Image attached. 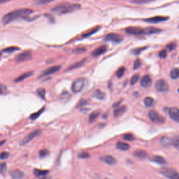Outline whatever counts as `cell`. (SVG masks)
<instances>
[{"label": "cell", "mask_w": 179, "mask_h": 179, "mask_svg": "<svg viewBox=\"0 0 179 179\" xmlns=\"http://www.w3.org/2000/svg\"><path fill=\"white\" fill-rule=\"evenodd\" d=\"M6 170H7V164L4 162L0 164V174L5 172Z\"/></svg>", "instance_id": "45"}, {"label": "cell", "mask_w": 179, "mask_h": 179, "mask_svg": "<svg viewBox=\"0 0 179 179\" xmlns=\"http://www.w3.org/2000/svg\"><path fill=\"white\" fill-rule=\"evenodd\" d=\"M134 155L135 157H139V158L144 159L147 157V153L143 150H136L134 152Z\"/></svg>", "instance_id": "24"}, {"label": "cell", "mask_w": 179, "mask_h": 179, "mask_svg": "<svg viewBox=\"0 0 179 179\" xmlns=\"http://www.w3.org/2000/svg\"><path fill=\"white\" fill-rule=\"evenodd\" d=\"M160 32H162V29L153 27H147V28L144 29V34H154Z\"/></svg>", "instance_id": "19"}, {"label": "cell", "mask_w": 179, "mask_h": 179, "mask_svg": "<svg viewBox=\"0 0 179 179\" xmlns=\"http://www.w3.org/2000/svg\"><path fill=\"white\" fill-rule=\"evenodd\" d=\"M10 176L12 179H24L25 177V174L19 169H14L10 172Z\"/></svg>", "instance_id": "14"}, {"label": "cell", "mask_w": 179, "mask_h": 179, "mask_svg": "<svg viewBox=\"0 0 179 179\" xmlns=\"http://www.w3.org/2000/svg\"><path fill=\"white\" fill-rule=\"evenodd\" d=\"M9 154L7 152H2L0 154V159H2V160H4V159H7V157H8Z\"/></svg>", "instance_id": "49"}, {"label": "cell", "mask_w": 179, "mask_h": 179, "mask_svg": "<svg viewBox=\"0 0 179 179\" xmlns=\"http://www.w3.org/2000/svg\"><path fill=\"white\" fill-rule=\"evenodd\" d=\"M7 90V86H4V85H0V95L4 94Z\"/></svg>", "instance_id": "47"}, {"label": "cell", "mask_w": 179, "mask_h": 179, "mask_svg": "<svg viewBox=\"0 0 179 179\" xmlns=\"http://www.w3.org/2000/svg\"><path fill=\"white\" fill-rule=\"evenodd\" d=\"M99 114H100L99 111H95L92 112V113L90 114V116L89 117L90 123H92V122H93V121H95L96 120V118L99 116Z\"/></svg>", "instance_id": "30"}, {"label": "cell", "mask_w": 179, "mask_h": 179, "mask_svg": "<svg viewBox=\"0 0 179 179\" xmlns=\"http://www.w3.org/2000/svg\"><path fill=\"white\" fill-rule=\"evenodd\" d=\"M10 1H11V0H0V4H4V3H7Z\"/></svg>", "instance_id": "52"}, {"label": "cell", "mask_w": 179, "mask_h": 179, "mask_svg": "<svg viewBox=\"0 0 179 179\" xmlns=\"http://www.w3.org/2000/svg\"><path fill=\"white\" fill-rule=\"evenodd\" d=\"M126 110H127L126 106H122V107H118V108L115 109L114 111H113L114 116L116 118H118V117H120L121 116H123V115L125 113V112L126 111Z\"/></svg>", "instance_id": "18"}, {"label": "cell", "mask_w": 179, "mask_h": 179, "mask_svg": "<svg viewBox=\"0 0 179 179\" xmlns=\"http://www.w3.org/2000/svg\"><path fill=\"white\" fill-rule=\"evenodd\" d=\"M79 4H71L69 2H63L57 5L52 9V12L59 15H64L72 13L81 8Z\"/></svg>", "instance_id": "2"}, {"label": "cell", "mask_w": 179, "mask_h": 179, "mask_svg": "<svg viewBox=\"0 0 179 179\" xmlns=\"http://www.w3.org/2000/svg\"><path fill=\"white\" fill-rule=\"evenodd\" d=\"M176 45L174 43H171L170 44H169L168 45V46H167V48L169 50H173L174 49V48H176Z\"/></svg>", "instance_id": "50"}, {"label": "cell", "mask_w": 179, "mask_h": 179, "mask_svg": "<svg viewBox=\"0 0 179 179\" xmlns=\"http://www.w3.org/2000/svg\"><path fill=\"white\" fill-rule=\"evenodd\" d=\"M54 1H55V0H34V3L36 6H42L48 4Z\"/></svg>", "instance_id": "27"}, {"label": "cell", "mask_w": 179, "mask_h": 179, "mask_svg": "<svg viewBox=\"0 0 179 179\" xmlns=\"http://www.w3.org/2000/svg\"><path fill=\"white\" fill-rule=\"evenodd\" d=\"M178 27H179V25H178Z\"/></svg>", "instance_id": "58"}, {"label": "cell", "mask_w": 179, "mask_h": 179, "mask_svg": "<svg viewBox=\"0 0 179 179\" xmlns=\"http://www.w3.org/2000/svg\"><path fill=\"white\" fill-rule=\"evenodd\" d=\"M60 68H61V66L60 65H55V66H50V67L46 69L45 70L43 71V73H42L41 75V77H44V76H46L55 74V73L58 71L60 69Z\"/></svg>", "instance_id": "12"}, {"label": "cell", "mask_w": 179, "mask_h": 179, "mask_svg": "<svg viewBox=\"0 0 179 179\" xmlns=\"http://www.w3.org/2000/svg\"><path fill=\"white\" fill-rule=\"evenodd\" d=\"M86 104V100H81V101H80V102L78 103V106L77 107H82V106L83 105H84V104Z\"/></svg>", "instance_id": "51"}, {"label": "cell", "mask_w": 179, "mask_h": 179, "mask_svg": "<svg viewBox=\"0 0 179 179\" xmlns=\"http://www.w3.org/2000/svg\"><path fill=\"white\" fill-rule=\"evenodd\" d=\"M106 51H107V46L106 45H101V46L98 47L97 48H96L95 50H93L92 53H91V55L93 57H98L99 55H101L103 53H104Z\"/></svg>", "instance_id": "15"}, {"label": "cell", "mask_w": 179, "mask_h": 179, "mask_svg": "<svg viewBox=\"0 0 179 179\" xmlns=\"http://www.w3.org/2000/svg\"><path fill=\"white\" fill-rule=\"evenodd\" d=\"M36 94L39 97H41L42 99H45V90L44 88H39L36 90Z\"/></svg>", "instance_id": "35"}, {"label": "cell", "mask_w": 179, "mask_h": 179, "mask_svg": "<svg viewBox=\"0 0 179 179\" xmlns=\"http://www.w3.org/2000/svg\"><path fill=\"white\" fill-rule=\"evenodd\" d=\"M144 102L146 107H152V106H153L155 101L152 97H146L144 99Z\"/></svg>", "instance_id": "28"}, {"label": "cell", "mask_w": 179, "mask_h": 179, "mask_svg": "<svg viewBox=\"0 0 179 179\" xmlns=\"http://www.w3.org/2000/svg\"><path fill=\"white\" fill-rule=\"evenodd\" d=\"M48 154H49V151L47 149H42L40 150V152H39V156L41 157H46Z\"/></svg>", "instance_id": "41"}, {"label": "cell", "mask_w": 179, "mask_h": 179, "mask_svg": "<svg viewBox=\"0 0 179 179\" xmlns=\"http://www.w3.org/2000/svg\"><path fill=\"white\" fill-rule=\"evenodd\" d=\"M146 48L147 47H140V48H134V50H132V53L136 55H137L140 54L142 51H144L145 49H146Z\"/></svg>", "instance_id": "37"}, {"label": "cell", "mask_w": 179, "mask_h": 179, "mask_svg": "<svg viewBox=\"0 0 179 179\" xmlns=\"http://www.w3.org/2000/svg\"><path fill=\"white\" fill-rule=\"evenodd\" d=\"M33 13V11L30 8H18L16 10L11 11L6 13L2 18V23L3 25H8L14 20H16L20 18H25L29 17Z\"/></svg>", "instance_id": "1"}, {"label": "cell", "mask_w": 179, "mask_h": 179, "mask_svg": "<svg viewBox=\"0 0 179 179\" xmlns=\"http://www.w3.org/2000/svg\"><path fill=\"white\" fill-rule=\"evenodd\" d=\"M48 170H42V169H35L33 171L34 174L36 177H43L44 176H46L48 174Z\"/></svg>", "instance_id": "22"}, {"label": "cell", "mask_w": 179, "mask_h": 179, "mask_svg": "<svg viewBox=\"0 0 179 179\" xmlns=\"http://www.w3.org/2000/svg\"><path fill=\"white\" fill-rule=\"evenodd\" d=\"M93 97L98 99H104L105 97V94L100 90H97L94 92Z\"/></svg>", "instance_id": "26"}, {"label": "cell", "mask_w": 179, "mask_h": 179, "mask_svg": "<svg viewBox=\"0 0 179 179\" xmlns=\"http://www.w3.org/2000/svg\"><path fill=\"white\" fill-rule=\"evenodd\" d=\"M1 55H2V53H0V57H1Z\"/></svg>", "instance_id": "56"}, {"label": "cell", "mask_w": 179, "mask_h": 179, "mask_svg": "<svg viewBox=\"0 0 179 179\" xmlns=\"http://www.w3.org/2000/svg\"><path fill=\"white\" fill-rule=\"evenodd\" d=\"M44 111V108H42L41 110L38 111L37 112H36V113H32L31 115V116H30V119H32V120H36V118H38L39 116H41V114L43 113Z\"/></svg>", "instance_id": "31"}, {"label": "cell", "mask_w": 179, "mask_h": 179, "mask_svg": "<svg viewBox=\"0 0 179 179\" xmlns=\"http://www.w3.org/2000/svg\"><path fill=\"white\" fill-rule=\"evenodd\" d=\"M17 50H19V48L17 47H15V46H12V47H8V48H5V49L3 50V51L6 53H13V52H15V51H16Z\"/></svg>", "instance_id": "38"}, {"label": "cell", "mask_w": 179, "mask_h": 179, "mask_svg": "<svg viewBox=\"0 0 179 179\" xmlns=\"http://www.w3.org/2000/svg\"><path fill=\"white\" fill-rule=\"evenodd\" d=\"M89 156H90V155L88 153H85V152H82L79 155H78V157H79L80 158H82V159L87 158V157H89Z\"/></svg>", "instance_id": "48"}, {"label": "cell", "mask_w": 179, "mask_h": 179, "mask_svg": "<svg viewBox=\"0 0 179 179\" xmlns=\"http://www.w3.org/2000/svg\"><path fill=\"white\" fill-rule=\"evenodd\" d=\"M161 144L164 145V146L167 147L171 144V140L168 139L167 137H165V136H164L163 138L161 139Z\"/></svg>", "instance_id": "32"}, {"label": "cell", "mask_w": 179, "mask_h": 179, "mask_svg": "<svg viewBox=\"0 0 179 179\" xmlns=\"http://www.w3.org/2000/svg\"><path fill=\"white\" fill-rule=\"evenodd\" d=\"M86 83V79L84 78H79L76 79L74 83H72L71 86V90L73 92L78 93L80 92L81 90H83L85 86Z\"/></svg>", "instance_id": "3"}, {"label": "cell", "mask_w": 179, "mask_h": 179, "mask_svg": "<svg viewBox=\"0 0 179 179\" xmlns=\"http://www.w3.org/2000/svg\"><path fill=\"white\" fill-rule=\"evenodd\" d=\"M99 29H100V27H95V28H92V29L90 30L89 32H87L86 33V34H83V37H87V36H90L91 35L94 34H95V33H96L97 32Z\"/></svg>", "instance_id": "33"}, {"label": "cell", "mask_w": 179, "mask_h": 179, "mask_svg": "<svg viewBox=\"0 0 179 179\" xmlns=\"http://www.w3.org/2000/svg\"><path fill=\"white\" fill-rule=\"evenodd\" d=\"M166 55H167V50H166V49H164V50H162V51H160V52L159 57H160V58L164 59V58H165V57H166Z\"/></svg>", "instance_id": "46"}, {"label": "cell", "mask_w": 179, "mask_h": 179, "mask_svg": "<svg viewBox=\"0 0 179 179\" xmlns=\"http://www.w3.org/2000/svg\"><path fill=\"white\" fill-rule=\"evenodd\" d=\"M123 139L126 141H133L134 139V137L132 134H127L123 136Z\"/></svg>", "instance_id": "43"}, {"label": "cell", "mask_w": 179, "mask_h": 179, "mask_svg": "<svg viewBox=\"0 0 179 179\" xmlns=\"http://www.w3.org/2000/svg\"><path fill=\"white\" fill-rule=\"evenodd\" d=\"M105 39L107 41L113 42V43H120L123 41V36L115 33H110L106 36Z\"/></svg>", "instance_id": "9"}, {"label": "cell", "mask_w": 179, "mask_h": 179, "mask_svg": "<svg viewBox=\"0 0 179 179\" xmlns=\"http://www.w3.org/2000/svg\"><path fill=\"white\" fill-rule=\"evenodd\" d=\"M141 61L140 59H136L134 64V69H138L141 67Z\"/></svg>", "instance_id": "42"}, {"label": "cell", "mask_w": 179, "mask_h": 179, "mask_svg": "<svg viewBox=\"0 0 179 179\" xmlns=\"http://www.w3.org/2000/svg\"><path fill=\"white\" fill-rule=\"evenodd\" d=\"M150 160L154 162L160 164V165H163V164H165L166 162L165 159L164 158V157H162V156H160V155L152 156L150 158Z\"/></svg>", "instance_id": "21"}, {"label": "cell", "mask_w": 179, "mask_h": 179, "mask_svg": "<svg viewBox=\"0 0 179 179\" xmlns=\"http://www.w3.org/2000/svg\"><path fill=\"white\" fill-rule=\"evenodd\" d=\"M169 19V18L168 16H155L150 18H147V19H145L144 20L145 22L149 23H162L165 22L166 20H168Z\"/></svg>", "instance_id": "11"}, {"label": "cell", "mask_w": 179, "mask_h": 179, "mask_svg": "<svg viewBox=\"0 0 179 179\" xmlns=\"http://www.w3.org/2000/svg\"><path fill=\"white\" fill-rule=\"evenodd\" d=\"M169 117L175 122L179 123V108L176 107H171L169 110Z\"/></svg>", "instance_id": "10"}, {"label": "cell", "mask_w": 179, "mask_h": 179, "mask_svg": "<svg viewBox=\"0 0 179 179\" xmlns=\"http://www.w3.org/2000/svg\"><path fill=\"white\" fill-rule=\"evenodd\" d=\"M125 72V67H120L116 72V76L118 78H121L124 75Z\"/></svg>", "instance_id": "39"}, {"label": "cell", "mask_w": 179, "mask_h": 179, "mask_svg": "<svg viewBox=\"0 0 179 179\" xmlns=\"http://www.w3.org/2000/svg\"><path fill=\"white\" fill-rule=\"evenodd\" d=\"M116 147L118 149H119L120 150H127L129 149V145L127 143H124V142H118L116 144Z\"/></svg>", "instance_id": "23"}, {"label": "cell", "mask_w": 179, "mask_h": 179, "mask_svg": "<svg viewBox=\"0 0 179 179\" xmlns=\"http://www.w3.org/2000/svg\"><path fill=\"white\" fill-rule=\"evenodd\" d=\"M32 74H33V71H28V72L24 73V74L20 75L19 76L16 78V79H15L14 82L15 83H19V82L23 81L24 80H25L26 78L30 77L31 76H32Z\"/></svg>", "instance_id": "17"}, {"label": "cell", "mask_w": 179, "mask_h": 179, "mask_svg": "<svg viewBox=\"0 0 179 179\" xmlns=\"http://www.w3.org/2000/svg\"><path fill=\"white\" fill-rule=\"evenodd\" d=\"M41 179H50V178L46 176H44L42 177Z\"/></svg>", "instance_id": "54"}, {"label": "cell", "mask_w": 179, "mask_h": 179, "mask_svg": "<svg viewBox=\"0 0 179 179\" xmlns=\"http://www.w3.org/2000/svg\"><path fill=\"white\" fill-rule=\"evenodd\" d=\"M160 173L169 179H179V174L173 169L162 168L160 170Z\"/></svg>", "instance_id": "4"}, {"label": "cell", "mask_w": 179, "mask_h": 179, "mask_svg": "<svg viewBox=\"0 0 179 179\" xmlns=\"http://www.w3.org/2000/svg\"><path fill=\"white\" fill-rule=\"evenodd\" d=\"M139 74H135L132 77L131 80H130V83L131 85H134L135 83H137V81H139Z\"/></svg>", "instance_id": "40"}, {"label": "cell", "mask_w": 179, "mask_h": 179, "mask_svg": "<svg viewBox=\"0 0 179 179\" xmlns=\"http://www.w3.org/2000/svg\"><path fill=\"white\" fill-rule=\"evenodd\" d=\"M171 144L179 149V136H176L171 140Z\"/></svg>", "instance_id": "36"}, {"label": "cell", "mask_w": 179, "mask_h": 179, "mask_svg": "<svg viewBox=\"0 0 179 179\" xmlns=\"http://www.w3.org/2000/svg\"><path fill=\"white\" fill-rule=\"evenodd\" d=\"M148 117H149L150 120L153 122H164L163 118L161 116H159V114L157 113L155 111L151 110L148 113Z\"/></svg>", "instance_id": "13"}, {"label": "cell", "mask_w": 179, "mask_h": 179, "mask_svg": "<svg viewBox=\"0 0 179 179\" xmlns=\"http://www.w3.org/2000/svg\"><path fill=\"white\" fill-rule=\"evenodd\" d=\"M86 49L85 48L83 47H79V48H76V49L74 50V53H77V54H80V53H83L86 52Z\"/></svg>", "instance_id": "44"}, {"label": "cell", "mask_w": 179, "mask_h": 179, "mask_svg": "<svg viewBox=\"0 0 179 179\" xmlns=\"http://www.w3.org/2000/svg\"><path fill=\"white\" fill-rule=\"evenodd\" d=\"M170 77L172 79H177L179 78V69L177 68L173 69L170 72Z\"/></svg>", "instance_id": "29"}, {"label": "cell", "mask_w": 179, "mask_h": 179, "mask_svg": "<svg viewBox=\"0 0 179 179\" xmlns=\"http://www.w3.org/2000/svg\"><path fill=\"white\" fill-rule=\"evenodd\" d=\"M4 142H5V141L4 140V141H0V146H1V145H2L3 144H4Z\"/></svg>", "instance_id": "55"}, {"label": "cell", "mask_w": 179, "mask_h": 179, "mask_svg": "<svg viewBox=\"0 0 179 179\" xmlns=\"http://www.w3.org/2000/svg\"><path fill=\"white\" fill-rule=\"evenodd\" d=\"M155 89L160 92L165 93L169 91V86L166 81L163 79H160L156 81L155 83Z\"/></svg>", "instance_id": "6"}, {"label": "cell", "mask_w": 179, "mask_h": 179, "mask_svg": "<svg viewBox=\"0 0 179 179\" xmlns=\"http://www.w3.org/2000/svg\"><path fill=\"white\" fill-rule=\"evenodd\" d=\"M120 102H121V101H120L119 102H117V103H116V104H114L113 105V107H117V106H118V105H119V104H120Z\"/></svg>", "instance_id": "53"}, {"label": "cell", "mask_w": 179, "mask_h": 179, "mask_svg": "<svg viewBox=\"0 0 179 179\" xmlns=\"http://www.w3.org/2000/svg\"><path fill=\"white\" fill-rule=\"evenodd\" d=\"M152 84V79L150 76L145 75L141 80V86L144 87H148L151 86Z\"/></svg>", "instance_id": "16"}, {"label": "cell", "mask_w": 179, "mask_h": 179, "mask_svg": "<svg viewBox=\"0 0 179 179\" xmlns=\"http://www.w3.org/2000/svg\"><path fill=\"white\" fill-rule=\"evenodd\" d=\"M153 1H155V0H132V2L133 4H148V3L152 2Z\"/></svg>", "instance_id": "34"}, {"label": "cell", "mask_w": 179, "mask_h": 179, "mask_svg": "<svg viewBox=\"0 0 179 179\" xmlns=\"http://www.w3.org/2000/svg\"><path fill=\"white\" fill-rule=\"evenodd\" d=\"M125 32L131 35L144 34V29L139 27H129L125 29Z\"/></svg>", "instance_id": "8"}, {"label": "cell", "mask_w": 179, "mask_h": 179, "mask_svg": "<svg viewBox=\"0 0 179 179\" xmlns=\"http://www.w3.org/2000/svg\"><path fill=\"white\" fill-rule=\"evenodd\" d=\"M101 160L110 165H113L116 162V159H115L113 157H112L111 155H106V156L102 157H101Z\"/></svg>", "instance_id": "20"}, {"label": "cell", "mask_w": 179, "mask_h": 179, "mask_svg": "<svg viewBox=\"0 0 179 179\" xmlns=\"http://www.w3.org/2000/svg\"><path fill=\"white\" fill-rule=\"evenodd\" d=\"M41 134V130L40 129H36L34 131L32 132L31 133H29L28 135H27L25 138L20 141V144L21 145H25L27 144H29L30 141L33 140L34 138H36V136H38L39 134Z\"/></svg>", "instance_id": "5"}, {"label": "cell", "mask_w": 179, "mask_h": 179, "mask_svg": "<svg viewBox=\"0 0 179 179\" xmlns=\"http://www.w3.org/2000/svg\"><path fill=\"white\" fill-rule=\"evenodd\" d=\"M32 53L31 50H25L18 54L16 57V60L18 62H23L29 60L32 58Z\"/></svg>", "instance_id": "7"}, {"label": "cell", "mask_w": 179, "mask_h": 179, "mask_svg": "<svg viewBox=\"0 0 179 179\" xmlns=\"http://www.w3.org/2000/svg\"><path fill=\"white\" fill-rule=\"evenodd\" d=\"M178 93H179V89L178 90Z\"/></svg>", "instance_id": "57"}, {"label": "cell", "mask_w": 179, "mask_h": 179, "mask_svg": "<svg viewBox=\"0 0 179 179\" xmlns=\"http://www.w3.org/2000/svg\"><path fill=\"white\" fill-rule=\"evenodd\" d=\"M86 59H83V60H81V61H79L76 63H75V64H74V65H72L71 66H69L67 70H69V71L73 70V69L79 68V67H81V66H83L84 65V63L86 62Z\"/></svg>", "instance_id": "25"}]
</instances>
